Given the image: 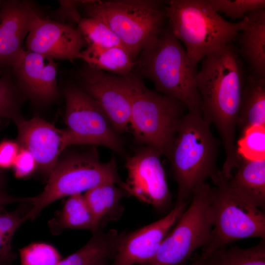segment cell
<instances>
[{
    "label": "cell",
    "mask_w": 265,
    "mask_h": 265,
    "mask_svg": "<svg viewBox=\"0 0 265 265\" xmlns=\"http://www.w3.org/2000/svg\"><path fill=\"white\" fill-rule=\"evenodd\" d=\"M248 75L232 41L204 57L196 77L202 117L213 125L221 138L226 157L221 172L227 178L241 161L237 150L236 130Z\"/></svg>",
    "instance_id": "6da1fadb"
},
{
    "label": "cell",
    "mask_w": 265,
    "mask_h": 265,
    "mask_svg": "<svg viewBox=\"0 0 265 265\" xmlns=\"http://www.w3.org/2000/svg\"><path fill=\"white\" fill-rule=\"evenodd\" d=\"M197 65L168 27L138 54L132 73L149 79L156 91L180 101L188 112L202 115Z\"/></svg>",
    "instance_id": "7a4b0ae2"
},
{
    "label": "cell",
    "mask_w": 265,
    "mask_h": 265,
    "mask_svg": "<svg viewBox=\"0 0 265 265\" xmlns=\"http://www.w3.org/2000/svg\"><path fill=\"white\" fill-rule=\"evenodd\" d=\"M218 152V141L202 115H184L166 156L177 186L176 204L187 203L195 188L219 171Z\"/></svg>",
    "instance_id": "3957f363"
},
{
    "label": "cell",
    "mask_w": 265,
    "mask_h": 265,
    "mask_svg": "<svg viewBox=\"0 0 265 265\" xmlns=\"http://www.w3.org/2000/svg\"><path fill=\"white\" fill-rule=\"evenodd\" d=\"M165 3L168 28L196 64L232 42L249 23L247 15L238 22L227 21L211 7L208 0H171Z\"/></svg>",
    "instance_id": "277c9868"
},
{
    "label": "cell",
    "mask_w": 265,
    "mask_h": 265,
    "mask_svg": "<svg viewBox=\"0 0 265 265\" xmlns=\"http://www.w3.org/2000/svg\"><path fill=\"white\" fill-rule=\"evenodd\" d=\"M121 78L129 98L130 128L135 141L167 156L186 107L180 101L148 88L134 73Z\"/></svg>",
    "instance_id": "5b68a950"
},
{
    "label": "cell",
    "mask_w": 265,
    "mask_h": 265,
    "mask_svg": "<svg viewBox=\"0 0 265 265\" xmlns=\"http://www.w3.org/2000/svg\"><path fill=\"white\" fill-rule=\"evenodd\" d=\"M86 17L99 19L117 36L135 61L158 37L166 19L160 0L80 1Z\"/></svg>",
    "instance_id": "8992f818"
},
{
    "label": "cell",
    "mask_w": 265,
    "mask_h": 265,
    "mask_svg": "<svg viewBox=\"0 0 265 265\" xmlns=\"http://www.w3.org/2000/svg\"><path fill=\"white\" fill-rule=\"evenodd\" d=\"M107 183L125 189V182L119 176L114 158L101 162L95 148L70 152L59 158L43 190L32 197L31 208L25 215V221L34 219L48 206L60 198L81 194Z\"/></svg>",
    "instance_id": "52a82bcc"
},
{
    "label": "cell",
    "mask_w": 265,
    "mask_h": 265,
    "mask_svg": "<svg viewBox=\"0 0 265 265\" xmlns=\"http://www.w3.org/2000/svg\"><path fill=\"white\" fill-rule=\"evenodd\" d=\"M211 179L209 215L212 229L201 254H208L234 241L265 239V211L232 189L218 171Z\"/></svg>",
    "instance_id": "ba28073f"
},
{
    "label": "cell",
    "mask_w": 265,
    "mask_h": 265,
    "mask_svg": "<svg viewBox=\"0 0 265 265\" xmlns=\"http://www.w3.org/2000/svg\"><path fill=\"white\" fill-rule=\"evenodd\" d=\"M211 190L206 183L195 188L189 206L166 236L149 265H185L194 252L207 244L212 229L209 215Z\"/></svg>",
    "instance_id": "9c48e42d"
},
{
    "label": "cell",
    "mask_w": 265,
    "mask_h": 265,
    "mask_svg": "<svg viewBox=\"0 0 265 265\" xmlns=\"http://www.w3.org/2000/svg\"><path fill=\"white\" fill-rule=\"evenodd\" d=\"M63 93L67 147L75 145L102 146L123 153V140L99 105L75 84L67 85Z\"/></svg>",
    "instance_id": "30bf717a"
},
{
    "label": "cell",
    "mask_w": 265,
    "mask_h": 265,
    "mask_svg": "<svg viewBox=\"0 0 265 265\" xmlns=\"http://www.w3.org/2000/svg\"><path fill=\"white\" fill-rule=\"evenodd\" d=\"M157 149L142 146L125 162L127 177L125 190L139 201L162 211L171 203V195Z\"/></svg>",
    "instance_id": "8fae6325"
},
{
    "label": "cell",
    "mask_w": 265,
    "mask_h": 265,
    "mask_svg": "<svg viewBox=\"0 0 265 265\" xmlns=\"http://www.w3.org/2000/svg\"><path fill=\"white\" fill-rule=\"evenodd\" d=\"M79 86L92 98L119 134L130 128V104L120 76L106 73L86 63L76 73Z\"/></svg>",
    "instance_id": "7c38bea8"
},
{
    "label": "cell",
    "mask_w": 265,
    "mask_h": 265,
    "mask_svg": "<svg viewBox=\"0 0 265 265\" xmlns=\"http://www.w3.org/2000/svg\"><path fill=\"white\" fill-rule=\"evenodd\" d=\"M175 204L165 216L128 234H122L111 265H149L163 240L186 209Z\"/></svg>",
    "instance_id": "4fadbf2b"
},
{
    "label": "cell",
    "mask_w": 265,
    "mask_h": 265,
    "mask_svg": "<svg viewBox=\"0 0 265 265\" xmlns=\"http://www.w3.org/2000/svg\"><path fill=\"white\" fill-rule=\"evenodd\" d=\"M27 50L46 58L73 60L87 44L71 25L37 16L27 35Z\"/></svg>",
    "instance_id": "5bb4252c"
},
{
    "label": "cell",
    "mask_w": 265,
    "mask_h": 265,
    "mask_svg": "<svg viewBox=\"0 0 265 265\" xmlns=\"http://www.w3.org/2000/svg\"><path fill=\"white\" fill-rule=\"evenodd\" d=\"M17 142L34 158L37 169L49 176L67 148L65 129H60L39 117L24 119L16 124Z\"/></svg>",
    "instance_id": "9a60e30c"
},
{
    "label": "cell",
    "mask_w": 265,
    "mask_h": 265,
    "mask_svg": "<svg viewBox=\"0 0 265 265\" xmlns=\"http://www.w3.org/2000/svg\"><path fill=\"white\" fill-rule=\"evenodd\" d=\"M41 15L31 2H5L0 8V65L12 66L24 50L23 43L34 19Z\"/></svg>",
    "instance_id": "2e32d148"
},
{
    "label": "cell",
    "mask_w": 265,
    "mask_h": 265,
    "mask_svg": "<svg viewBox=\"0 0 265 265\" xmlns=\"http://www.w3.org/2000/svg\"><path fill=\"white\" fill-rule=\"evenodd\" d=\"M248 26L233 40L238 54L247 67L248 75L265 80V9L247 14Z\"/></svg>",
    "instance_id": "e0dca14e"
},
{
    "label": "cell",
    "mask_w": 265,
    "mask_h": 265,
    "mask_svg": "<svg viewBox=\"0 0 265 265\" xmlns=\"http://www.w3.org/2000/svg\"><path fill=\"white\" fill-rule=\"evenodd\" d=\"M126 195L125 190L111 183L100 184L85 192L83 195L93 219V233L121 216L123 207L120 202Z\"/></svg>",
    "instance_id": "ac0fdd59"
},
{
    "label": "cell",
    "mask_w": 265,
    "mask_h": 265,
    "mask_svg": "<svg viewBox=\"0 0 265 265\" xmlns=\"http://www.w3.org/2000/svg\"><path fill=\"white\" fill-rule=\"evenodd\" d=\"M234 175L228 180L229 187L264 211L265 207V159H242Z\"/></svg>",
    "instance_id": "d6986e66"
},
{
    "label": "cell",
    "mask_w": 265,
    "mask_h": 265,
    "mask_svg": "<svg viewBox=\"0 0 265 265\" xmlns=\"http://www.w3.org/2000/svg\"><path fill=\"white\" fill-rule=\"evenodd\" d=\"M46 59L38 53L24 50L11 66L17 86L26 97L39 105H45L43 72Z\"/></svg>",
    "instance_id": "ffe728a7"
},
{
    "label": "cell",
    "mask_w": 265,
    "mask_h": 265,
    "mask_svg": "<svg viewBox=\"0 0 265 265\" xmlns=\"http://www.w3.org/2000/svg\"><path fill=\"white\" fill-rule=\"evenodd\" d=\"M80 249L61 260L56 265H92L107 258H114L121 238L117 231L98 230Z\"/></svg>",
    "instance_id": "44dd1931"
},
{
    "label": "cell",
    "mask_w": 265,
    "mask_h": 265,
    "mask_svg": "<svg viewBox=\"0 0 265 265\" xmlns=\"http://www.w3.org/2000/svg\"><path fill=\"white\" fill-rule=\"evenodd\" d=\"M77 59L104 72L121 76L132 73L135 62L124 48H104L93 45H88L79 53Z\"/></svg>",
    "instance_id": "7402d4cb"
},
{
    "label": "cell",
    "mask_w": 265,
    "mask_h": 265,
    "mask_svg": "<svg viewBox=\"0 0 265 265\" xmlns=\"http://www.w3.org/2000/svg\"><path fill=\"white\" fill-rule=\"evenodd\" d=\"M254 125L265 126V80L248 75L241 93L237 126L243 131Z\"/></svg>",
    "instance_id": "603a6c76"
},
{
    "label": "cell",
    "mask_w": 265,
    "mask_h": 265,
    "mask_svg": "<svg viewBox=\"0 0 265 265\" xmlns=\"http://www.w3.org/2000/svg\"><path fill=\"white\" fill-rule=\"evenodd\" d=\"M48 224L54 234L67 229L94 231L92 217L82 194L69 196L60 212L49 221Z\"/></svg>",
    "instance_id": "cb8c5ba5"
},
{
    "label": "cell",
    "mask_w": 265,
    "mask_h": 265,
    "mask_svg": "<svg viewBox=\"0 0 265 265\" xmlns=\"http://www.w3.org/2000/svg\"><path fill=\"white\" fill-rule=\"evenodd\" d=\"M200 255L207 265H265V239L248 248L225 246L208 254Z\"/></svg>",
    "instance_id": "d4e9b609"
},
{
    "label": "cell",
    "mask_w": 265,
    "mask_h": 265,
    "mask_svg": "<svg viewBox=\"0 0 265 265\" xmlns=\"http://www.w3.org/2000/svg\"><path fill=\"white\" fill-rule=\"evenodd\" d=\"M26 96L5 74L0 78V121L12 120L15 124L23 120L21 108Z\"/></svg>",
    "instance_id": "484cf974"
},
{
    "label": "cell",
    "mask_w": 265,
    "mask_h": 265,
    "mask_svg": "<svg viewBox=\"0 0 265 265\" xmlns=\"http://www.w3.org/2000/svg\"><path fill=\"white\" fill-rule=\"evenodd\" d=\"M80 31L87 45L104 48L124 47L113 31L102 21L90 17L81 18L78 23Z\"/></svg>",
    "instance_id": "4316f807"
},
{
    "label": "cell",
    "mask_w": 265,
    "mask_h": 265,
    "mask_svg": "<svg viewBox=\"0 0 265 265\" xmlns=\"http://www.w3.org/2000/svg\"><path fill=\"white\" fill-rule=\"evenodd\" d=\"M242 132L236 145L240 158L249 160L265 159V126H250Z\"/></svg>",
    "instance_id": "83f0119b"
},
{
    "label": "cell",
    "mask_w": 265,
    "mask_h": 265,
    "mask_svg": "<svg viewBox=\"0 0 265 265\" xmlns=\"http://www.w3.org/2000/svg\"><path fill=\"white\" fill-rule=\"evenodd\" d=\"M21 265H56L61 257L53 245L45 242H34L19 250Z\"/></svg>",
    "instance_id": "f1b7e54d"
},
{
    "label": "cell",
    "mask_w": 265,
    "mask_h": 265,
    "mask_svg": "<svg viewBox=\"0 0 265 265\" xmlns=\"http://www.w3.org/2000/svg\"><path fill=\"white\" fill-rule=\"evenodd\" d=\"M216 12L223 13L232 19L242 20L248 13L265 9V0H208Z\"/></svg>",
    "instance_id": "f546056e"
},
{
    "label": "cell",
    "mask_w": 265,
    "mask_h": 265,
    "mask_svg": "<svg viewBox=\"0 0 265 265\" xmlns=\"http://www.w3.org/2000/svg\"><path fill=\"white\" fill-rule=\"evenodd\" d=\"M31 208L30 203H23L13 212L0 209V234L12 238L19 227L25 222L24 216Z\"/></svg>",
    "instance_id": "4dcf8cb0"
},
{
    "label": "cell",
    "mask_w": 265,
    "mask_h": 265,
    "mask_svg": "<svg viewBox=\"0 0 265 265\" xmlns=\"http://www.w3.org/2000/svg\"><path fill=\"white\" fill-rule=\"evenodd\" d=\"M43 72V93L45 105L55 101L58 97L56 76L57 63L54 59L47 58Z\"/></svg>",
    "instance_id": "1f68e13d"
},
{
    "label": "cell",
    "mask_w": 265,
    "mask_h": 265,
    "mask_svg": "<svg viewBox=\"0 0 265 265\" xmlns=\"http://www.w3.org/2000/svg\"><path fill=\"white\" fill-rule=\"evenodd\" d=\"M12 167L17 177L23 178L37 169V164L32 155L26 150L20 148Z\"/></svg>",
    "instance_id": "d6a6232c"
},
{
    "label": "cell",
    "mask_w": 265,
    "mask_h": 265,
    "mask_svg": "<svg viewBox=\"0 0 265 265\" xmlns=\"http://www.w3.org/2000/svg\"><path fill=\"white\" fill-rule=\"evenodd\" d=\"M20 147L17 142L4 140L0 142V169L12 167Z\"/></svg>",
    "instance_id": "836d02e7"
},
{
    "label": "cell",
    "mask_w": 265,
    "mask_h": 265,
    "mask_svg": "<svg viewBox=\"0 0 265 265\" xmlns=\"http://www.w3.org/2000/svg\"><path fill=\"white\" fill-rule=\"evenodd\" d=\"M11 238L0 234V261L13 260L12 253Z\"/></svg>",
    "instance_id": "e575fe53"
},
{
    "label": "cell",
    "mask_w": 265,
    "mask_h": 265,
    "mask_svg": "<svg viewBox=\"0 0 265 265\" xmlns=\"http://www.w3.org/2000/svg\"><path fill=\"white\" fill-rule=\"evenodd\" d=\"M0 200L4 201L9 204L14 203H30L31 197H21L9 195L3 190H0Z\"/></svg>",
    "instance_id": "d590c367"
},
{
    "label": "cell",
    "mask_w": 265,
    "mask_h": 265,
    "mask_svg": "<svg viewBox=\"0 0 265 265\" xmlns=\"http://www.w3.org/2000/svg\"><path fill=\"white\" fill-rule=\"evenodd\" d=\"M1 121H0V131L2 128ZM6 183V177L2 169H0V190H2V188L5 186Z\"/></svg>",
    "instance_id": "8d00e7d4"
},
{
    "label": "cell",
    "mask_w": 265,
    "mask_h": 265,
    "mask_svg": "<svg viewBox=\"0 0 265 265\" xmlns=\"http://www.w3.org/2000/svg\"><path fill=\"white\" fill-rule=\"evenodd\" d=\"M185 265H207L204 258L201 255L191 263Z\"/></svg>",
    "instance_id": "74e56055"
},
{
    "label": "cell",
    "mask_w": 265,
    "mask_h": 265,
    "mask_svg": "<svg viewBox=\"0 0 265 265\" xmlns=\"http://www.w3.org/2000/svg\"><path fill=\"white\" fill-rule=\"evenodd\" d=\"M13 260H1L0 261V265H13Z\"/></svg>",
    "instance_id": "f35d334b"
},
{
    "label": "cell",
    "mask_w": 265,
    "mask_h": 265,
    "mask_svg": "<svg viewBox=\"0 0 265 265\" xmlns=\"http://www.w3.org/2000/svg\"><path fill=\"white\" fill-rule=\"evenodd\" d=\"M105 262V260H102L96 262L92 265H106Z\"/></svg>",
    "instance_id": "ab89813d"
},
{
    "label": "cell",
    "mask_w": 265,
    "mask_h": 265,
    "mask_svg": "<svg viewBox=\"0 0 265 265\" xmlns=\"http://www.w3.org/2000/svg\"><path fill=\"white\" fill-rule=\"evenodd\" d=\"M1 2L0 1V8L1 7Z\"/></svg>",
    "instance_id": "60d3db41"
}]
</instances>
